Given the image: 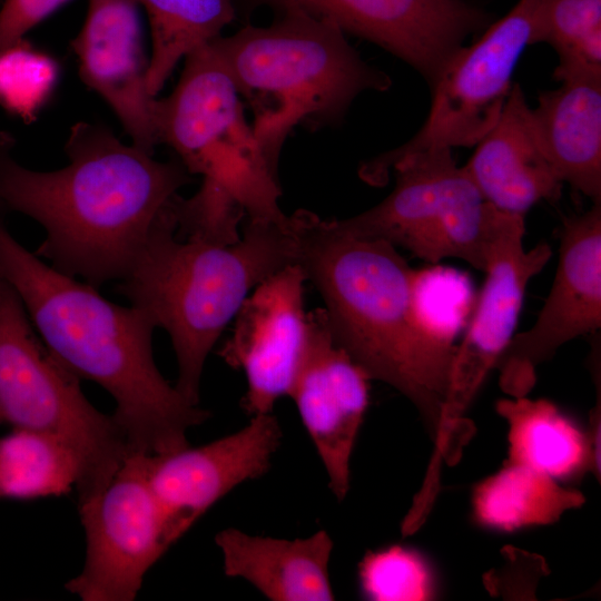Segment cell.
<instances>
[{"label": "cell", "instance_id": "obj_21", "mask_svg": "<svg viewBox=\"0 0 601 601\" xmlns=\"http://www.w3.org/2000/svg\"><path fill=\"white\" fill-rule=\"evenodd\" d=\"M496 411L509 427V462L555 480L577 476L593 463L591 441L550 401L500 400Z\"/></svg>", "mask_w": 601, "mask_h": 601}, {"label": "cell", "instance_id": "obj_14", "mask_svg": "<svg viewBox=\"0 0 601 601\" xmlns=\"http://www.w3.org/2000/svg\"><path fill=\"white\" fill-rule=\"evenodd\" d=\"M336 23L416 69L432 86L472 33L491 16L465 0H265Z\"/></svg>", "mask_w": 601, "mask_h": 601}, {"label": "cell", "instance_id": "obj_19", "mask_svg": "<svg viewBox=\"0 0 601 601\" xmlns=\"http://www.w3.org/2000/svg\"><path fill=\"white\" fill-rule=\"evenodd\" d=\"M224 572L250 583L272 601H331L334 542L325 530L307 538L252 535L235 528L217 533Z\"/></svg>", "mask_w": 601, "mask_h": 601}, {"label": "cell", "instance_id": "obj_12", "mask_svg": "<svg viewBox=\"0 0 601 601\" xmlns=\"http://www.w3.org/2000/svg\"><path fill=\"white\" fill-rule=\"evenodd\" d=\"M601 327V203L564 221L555 276L535 323L512 337L495 368L500 385L525 396L536 367L566 342Z\"/></svg>", "mask_w": 601, "mask_h": 601}, {"label": "cell", "instance_id": "obj_5", "mask_svg": "<svg viewBox=\"0 0 601 601\" xmlns=\"http://www.w3.org/2000/svg\"><path fill=\"white\" fill-rule=\"evenodd\" d=\"M344 33L328 19L287 9L267 27L246 26L210 42L252 109L254 135L276 175L294 128L336 126L359 93L391 87Z\"/></svg>", "mask_w": 601, "mask_h": 601}, {"label": "cell", "instance_id": "obj_26", "mask_svg": "<svg viewBox=\"0 0 601 601\" xmlns=\"http://www.w3.org/2000/svg\"><path fill=\"white\" fill-rule=\"evenodd\" d=\"M361 588L380 601H421L434 595L432 573L422 556L393 545L368 552L359 564Z\"/></svg>", "mask_w": 601, "mask_h": 601}, {"label": "cell", "instance_id": "obj_28", "mask_svg": "<svg viewBox=\"0 0 601 601\" xmlns=\"http://www.w3.org/2000/svg\"><path fill=\"white\" fill-rule=\"evenodd\" d=\"M176 233L217 244L239 239L238 225L246 216L243 207L223 188L203 180L200 189L188 199H175Z\"/></svg>", "mask_w": 601, "mask_h": 601}, {"label": "cell", "instance_id": "obj_29", "mask_svg": "<svg viewBox=\"0 0 601 601\" xmlns=\"http://www.w3.org/2000/svg\"><path fill=\"white\" fill-rule=\"evenodd\" d=\"M55 66L22 40L0 53V100L11 110L30 114L46 97Z\"/></svg>", "mask_w": 601, "mask_h": 601}, {"label": "cell", "instance_id": "obj_24", "mask_svg": "<svg viewBox=\"0 0 601 601\" xmlns=\"http://www.w3.org/2000/svg\"><path fill=\"white\" fill-rule=\"evenodd\" d=\"M79 476L78 455L57 437L26 428L0 437V499L62 495Z\"/></svg>", "mask_w": 601, "mask_h": 601}, {"label": "cell", "instance_id": "obj_2", "mask_svg": "<svg viewBox=\"0 0 601 601\" xmlns=\"http://www.w3.org/2000/svg\"><path fill=\"white\" fill-rule=\"evenodd\" d=\"M0 278L21 300L50 353L115 400L130 452L159 455L188 445L210 413L188 402L156 366L150 318L102 297L20 245L0 223Z\"/></svg>", "mask_w": 601, "mask_h": 601}, {"label": "cell", "instance_id": "obj_13", "mask_svg": "<svg viewBox=\"0 0 601 601\" xmlns=\"http://www.w3.org/2000/svg\"><path fill=\"white\" fill-rule=\"evenodd\" d=\"M305 282L302 268L289 265L259 283L237 312L220 351L226 364L245 375L242 406L249 416L273 413L289 396L308 341Z\"/></svg>", "mask_w": 601, "mask_h": 601}, {"label": "cell", "instance_id": "obj_9", "mask_svg": "<svg viewBox=\"0 0 601 601\" xmlns=\"http://www.w3.org/2000/svg\"><path fill=\"white\" fill-rule=\"evenodd\" d=\"M540 0H520L469 47L447 61L432 88V105L420 130L402 146L364 161L359 178L384 186L402 158L433 149L474 147L496 124L512 88L516 63L531 45Z\"/></svg>", "mask_w": 601, "mask_h": 601}, {"label": "cell", "instance_id": "obj_30", "mask_svg": "<svg viewBox=\"0 0 601 601\" xmlns=\"http://www.w3.org/2000/svg\"><path fill=\"white\" fill-rule=\"evenodd\" d=\"M69 0H3L0 9V53Z\"/></svg>", "mask_w": 601, "mask_h": 601}, {"label": "cell", "instance_id": "obj_6", "mask_svg": "<svg viewBox=\"0 0 601 601\" xmlns=\"http://www.w3.org/2000/svg\"><path fill=\"white\" fill-rule=\"evenodd\" d=\"M79 380L36 335L18 295L0 278V424L51 435L76 452L78 505L97 496L131 454L114 416L86 398Z\"/></svg>", "mask_w": 601, "mask_h": 601}, {"label": "cell", "instance_id": "obj_10", "mask_svg": "<svg viewBox=\"0 0 601 601\" xmlns=\"http://www.w3.org/2000/svg\"><path fill=\"white\" fill-rule=\"evenodd\" d=\"M149 454H130L109 484L78 505L81 572L66 589L82 601H132L148 570L181 536L147 482Z\"/></svg>", "mask_w": 601, "mask_h": 601}, {"label": "cell", "instance_id": "obj_22", "mask_svg": "<svg viewBox=\"0 0 601 601\" xmlns=\"http://www.w3.org/2000/svg\"><path fill=\"white\" fill-rule=\"evenodd\" d=\"M583 502L580 492L561 486L558 480L508 462L476 486L472 503L482 525L512 531L553 523Z\"/></svg>", "mask_w": 601, "mask_h": 601}, {"label": "cell", "instance_id": "obj_8", "mask_svg": "<svg viewBox=\"0 0 601 601\" xmlns=\"http://www.w3.org/2000/svg\"><path fill=\"white\" fill-rule=\"evenodd\" d=\"M396 184L381 203L335 219L343 231L381 239L436 264L455 257L484 272L490 244L505 215L486 201L452 149L416 152L392 168Z\"/></svg>", "mask_w": 601, "mask_h": 601}, {"label": "cell", "instance_id": "obj_3", "mask_svg": "<svg viewBox=\"0 0 601 601\" xmlns=\"http://www.w3.org/2000/svg\"><path fill=\"white\" fill-rule=\"evenodd\" d=\"M292 221L296 265L319 292L334 339L371 381L412 402L435 441L456 345L420 318L416 270L392 244L349 235L312 211Z\"/></svg>", "mask_w": 601, "mask_h": 601}, {"label": "cell", "instance_id": "obj_27", "mask_svg": "<svg viewBox=\"0 0 601 601\" xmlns=\"http://www.w3.org/2000/svg\"><path fill=\"white\" fill-rule=\"evenodd\" d=\"M472 292L469 277L455 269L434 266L415 273L414 302L420 318L453 343L470 313Z\"/></svg>", "mask_w": 601, "mask_h": 601}, {"label": "cell", "instance_id": "obj_7", "mask_svg": "<svg viewBox=\"0 0 601 601\" xmlns=\"http://www.w3.org/2000/svg\"><path fill=\"white\" fill-rule=\"evenodd\" d=\"M158 144H167L189 174L227 191L248 219L282 221V194L246 120L240 95L210 43L186 57L179 81L155 100Z\"/></svg>", "mask_w": 601, "mask_h": 601}, {"label": "cell", "instance_id": "obj_4", "mask_svg": "<svg viewBox=\"0 0 601 601\" xmlns=\"http://www.w3.org/2000/svg\"><path fill=\"white\" fill-rule=\"evenodd\" d=\"M176 197L117 292L169 334L178 364L175 387L199 405L209 352L254 288L296 265V239L290 216L282 221L248 219L231 244L181 237L176 233Z\"/></svg>", "mask_w": 601, "mask_h": 601}, {"label": "cell", "instance_id": "obj_11", "mask_svg": "<svg viewBox=\"0 0 601 601\" xmlns=\"http://www.w3.org/2000/svg\"><path fill=\"white\" fill-rule=\"evenodd\" d=\"M524 231V216L506 213L490 244L484 285L452 362L435 439L437 452H445L463 424L465 411L513 337L529 282L552 255L546 243L526 250Z\"/></svg>", "mask_w": 601, "mask_h": 601}, {"label": "cell", "instance_id": "obj_1", "mask_svg": "<svg viewBox=\"0 0 601 601\" xmlns=\"http://www.w3.org/2000/svg\"><path fill=\"white\" fill-rule=\"evenodd\" d=\"M11 146L0 134V204L45 228L37 256L96 288L129 273L162 211L191 180L179 159L158 161L99 125L71 128L69 164L53 171L22 167Z\"/></svg>", "mask_w": 601, "mask_h": 601}, {"label": "cell", "instance_id": "obj_15", "mask_svg": "<svg viewBox=\"0 0 601 601\" xmlns=\"http://www.w3.org/2000/svg\"><path fill=\"white\" fill-rule=\"evenodd\" d=\"M371 378L334 339L324 308L308 313L304 361L289 397L337 500L351 482V459L370 402Z\"/></svg>", "mask_w": 601, "mask_h": 601}, {"label": "cell", "instance_id": "obj_20", "mask_svg": "<svg viewBox=\"0 0 601 601\" xmlns=\"http://www.w3.org/2000/svg\"><path fill=\"white\" fill-rule=\"evenodd\" d=\"M561 83L532 109L541 145L562 183L601 203V77Z\"/></svg>", "mask_w": 601, "mask_h": 601}, {"label": "cell", "instance_id": "obj_17", "mask_svg": "<svg viewBox=\"0 0 601 601\" xmlns=\"http://www.w3.org/2000/svg\"><path fill=\"white\" fill-rule=\"evenodd\" d=\"M138 0H89L82 29L72 41L82 80L112 108L132 139L150 155L158 145L148 93Z\"/></svg>", "mask_w": 601, "mask_h": 601}, {"label": "cell", "instance_id": "obj_16", "mask_svg": "<svg viewBox=\"0 0 601 601\" xmlns=\"http://www.w3.org/2000/svg\"><path fill=\"white\" fill-rule=\"evenodd\" d=\"M273 413L257 414L240 430L207 444L147 457V482L183 536L236 486L270 467L282 441Z\"/></svg>", "mask_w": 601, "mask_h": 601}, {"label": "cell", "instance_id": "obj_18", "mask_svg": "<svg viewBox=\"0 0 601 601\" xmlns=\"http://www.w3.org/2000/svg\"><path fill=\"white\" fill-rule=\"evenodd\" d=\"M463 167L486 201L523 216L541 200H556L563 185L545 156L532 108L518 83Z\"/></svg>", "mask_w": 601, "mask_h": 601}, {"label": "cell", "instance_id": "obj_25", "mask_svg": "<svg viewBox=\"0 0 601 601\" xmlns=\"http://www.w3.org/2000/svg\"><path fill=\"white\" fill-rule=\"evenodd\" d=\"M556 52L558 81L601 77V0H540L530 43Z\"/></svg>", "mask_w": 601, "mask_h": 601}, {"label": "cell", "instance_id": "obj_23", "mask_svg": "<svg viewBox=\"0 0 601 601\" xmlns=\"http://www.w3.org/2000/svg\"><path fill=\"white\" fill-rule=\"evenodd\" d=\"M147 11L152 50L146 71L155 97L181 58L220 37L235 18L233 0H138Z\"/></svg>", "mask_w": 601, "mask_h": 601}]
</instances>
